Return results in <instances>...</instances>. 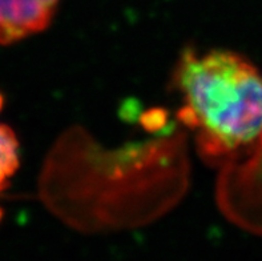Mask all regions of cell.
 <instances>
[{
  "instance_id": "obj_1",
  "label": "cell",
  "mask_w": 262,
  "mask_h": 261,
  "mask_svg": "<svg viewBox=\"0 0 262 261\" xmlns=\"http://www.w3.org/2000/svg\"><path fill=\"white\" fill-rule=\"evenodd\" d=\"M186 188L185 142L179 135L104 152L85 132L72 129L50 153L40 178L47 207L86 232L146 224Z\"/></svg>"
},
{
  "instance_id": "obj_2",
  "label": "cell",
  "mask_w": 262,
  "mask_h": 261,
  "mask_svg": "<svg viewBox=\"0 0 262 261\" xmlns=\"http://www.w3.org/2000/svg\"><path fill=\"white\" fill-rule=\"evenodd\" d=\"M172 89L183 100L180 120L196 132L197 151L212 166H225L262 135V73L238 53L186 48Z\"/></svg>"
},
{
  "instance_id": "obj_3",
  "label": "cell",
  "mask_w": 262,
  "mask_h": 261,
  "mask_svg": "<svg viewBox=\"0 0 262 261\" xmlns=\"http://www.w3.org/2000/svg\"><path fill=\"white\" fill-rule=\"evenodd\" d=\"M60 0H0V44L8 46L44 31Z\"/></svg>"
},
{
  "instance_id": "obj_4",
  "label": "cell",
  "mask_w": 262,
  "mask_h": 261,
  "mask_svg": "<svg viewBox=\"0 0 262 261\" xmlns=\"http://www.w3.org/2000/svg\"><path fill=\"white\" fill-rule=\"evenodd\" d=\"M19 166V140L10 127L0 123V193L8 187Z\"/></svg>"
},
{
  "instance_id": "obj_5",
  "label": "cell",
  "mask_w": 262,
  "mask_h": 261,
  "mask_svg": "<svg viewBox=\"0 0 262 261\" xmlns=\"http://www.w3.org/2000/svg\"><path fill=\"white\" fill-rule=\"evenodd\" d=\"M0 106H2V97H0Z\"/></svg>"
}]
</instances>
